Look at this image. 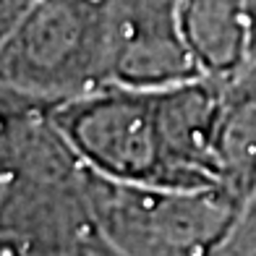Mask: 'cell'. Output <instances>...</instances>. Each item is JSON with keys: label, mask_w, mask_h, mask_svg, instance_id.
<instances>
[{"label": "cell", "mask_w": 256, "mask_h": 256, "mask_svg": "<svg viewBox=\"0 0 256 256\" xmlns=\"http://www.w3.org/2000/svg\"><path fill=\"white\" fill-rule=\"evenodd\" d=\"M222 76L160 86L104 84L50 110L78 160L104 178L142 186H222Z\"/></svg>", "instance_id": "obj_1"}, {"label": "cell", "mask_w": 256, "mask_h": 256, "mask_svg": "<svg viewBox=\"0 0 256 256\" xmlns=\"http://www.w3.org/2000/svg\"><path fill=\"white\" fill-rule=\"evenodd\" d=\"M3 97L52 110L112 84L110 0H37L0 34Z\"/></svg>", "instance_id": "obj_2"}, {"label": "cell", "mask_w": 256, "mask_h": 256, "mask_svg": "<svg viewBox=\"0 0 256 256\" xmlns=\"http://www.w3.org/2000/svg\"><path fill=\"white\" fill-rule=\"evenodd\" d=\"M84 194L92 225L123 256H209L243 209L225 186H142L89 168Z\"/></svg>", "instance_id": "obj_3"}, {"label": "cell", "mask_w": 256, "mask_h": 256, "mask_svg": "<svg viewBox=\"0 0 256 256\" xmlns=\"http://www.w3.org/2000/svg\"><path fill=\"white\" fill-rule=\"evenodd\" d=\"M112 81L160 86L206 76L188 44L178 0H110Z\"/></svg>", "instance_id": "obj_4"}, {"label": "cell", "mask_w": 256, "mask_h": 256, "mask_svg": "<svg viewBox=\"0 0 256 256\" xmlns=\"http://www.w3.org/2000/svg\"><path fill=\"white\" fill-rule=\"evenodd\" d=\"M225 108L220 123V176L243 204L256 199V58L222 76Z\"/></svg>", "instance_id": "obj_5"}, {"label": "cell", "mask_w": 256, "mask_h": 256, "mask_svg": "<svg viewBox=\"0 0 256 256\" xmlns=\"http://www.w3.org/2000/svg\"><path fill=\"white\" fill-rule=\"evenodd\" d=\"M188 44L206 76H230L248 60L246 0H178Z\"/></svg>", "instance_id": "obj_6"}, {"label": "cell", "mask_w": 256, "mask_h": 256, "mask_svg": "<svg viewBox=\"0 0 256 256\" xmlns=\"http://www.w3.org/2000/svg\"><path fill=\"white\" fill-rule=\"evenodd\" d=\"M66 256H123L118 248L112 246V243H108L100 232H97V228L92 225L84 236L78 238V243L68 251Z\"/></svg>", "instance_id": "obj_7"}, {"label": "cell", "mask_w": 256, "mask_h": 256, "mask_svg": "<svg viewBox=\"0 0 256 256\" xmlns=\"http://www.w3.org/2000/svg\"><path fill=\"white\" fill-rule=\"evenodd\" d=\"M37 0H0V34H6L10 26H16L24 18Z\"/></svg>", "instance_id": "obj_8"}, {"label": "cell", "mask_w": 256, "mask_h": 256, "mask_svg": "<svg viewBox=\"0 0 256 256\" xmlns=\"http://www.w3.org/2000/svg\"><path fill=\"white\" fill-rule=\"evenodd\" d=\"M246 14H248V32H251V58H256V0H246Z\"/></svg>", "instance_id": "obj_9"}]
</instances>
